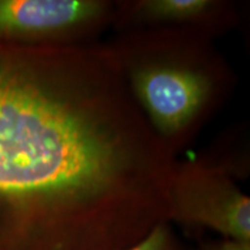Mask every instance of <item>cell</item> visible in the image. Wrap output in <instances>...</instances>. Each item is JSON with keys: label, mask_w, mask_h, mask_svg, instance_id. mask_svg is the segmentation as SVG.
I'll list each match as a JSON object with an SVG mask.
<instances>
[{"label": "cell", "mask_w": 250, "mask_h": 250, "mask_svg": "<svg viewBox=\"0 0 250 250\" xmlns=\"http://www.w3.org/2000/svg\"><path fill=\"white\" fill-rule=\"evenodd\" d=\"M174 162L105 44L0 39V250L130 248Z\"/></svg>", "instance_id": "cell-1"}, {"label": "cell", "mask_w": 250, "mask_h": 250, "mask_svg": "<svg viewBox=\"0 0 250 250\" xmlns=\"http://www.w3.org/2000/svg\"><path fill=\"white\" fill-rule=\"evenodd\" d=\"M208 31L146 28L105 44L144 117L176 155L219 110L234 78Z\"/></svg>", "instance_id": "cell-2"}, {"label": "cell", "mask_w": 250, "mask_h": 250, "mask_svg": "<svg viewBox=\"0 0 250 250\" xmlns=\"http://www.w3.org/2000/svg\"><path fill=\"white\" fill-rule=\"evenodd\" d=\"M168 223L250 241V199L226 166L175 160L167 189Z\"/></svg>", "instance_id": "cell-3"}, {"label": "cell", "mask_w": 250, "mask_h": 250, "mask_svg": "<svg viewBox=\"0 0 250 250\" xmlns=\"http://www.w3.org/2000/svg\"><path fill=\"white\" fill-rule=\"evenodd\" d=\"M115 14L116 2L102 0H0V39L83 43Z\"/></svg>", "instance_id": "cell-4"}, {"label": "cell", "mask_w": 250, "mask_h": 250, "mask_svg": "<svg viewBox=\"0 0 250 250\" xmlns=\"http://www.w3.org/2000/svg\"><path fill=\"white\" fill-rule=\"evenodd\" d=\"M235 17L230 5L217 0H136L116 2L115 26L133 30L146 28H196L217 36Z\"/></svg>", "instance_id": "cell-5"}, {"label": "cell", "mask_w": 250, "mask_h": 250, "mask_svg": "<svg viewBox=\"0 0 250 250\" xmlns=\"http://www.w3.org/2000/svg\"><path fill=\"white\" fill-rule=\"evenodd\" d=\"M125 250H186L170 226V223H162L153 228L142 241Z\"/></svg>", "instance_id": "cell-6"}, {"label": "cell", "mask_w": 250, "mask_h": 250, "mask_svg": "<svg viewBox=\"0 0 250 250\" xmlns=\"http://www.w3.org/2000/svg\"><path fill=\"white\" fill-rule=\"evenodd\" d=\"M199 250H250V241H240V240L232 239L206 241L199 246Z\"/></svg>", "instance_id": "cell-7"}]
</instances>
